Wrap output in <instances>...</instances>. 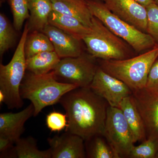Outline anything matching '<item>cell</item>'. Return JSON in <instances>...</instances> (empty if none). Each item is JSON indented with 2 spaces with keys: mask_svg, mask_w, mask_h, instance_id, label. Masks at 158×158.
I'll list each match as a JSON object with an SVG mask.
<instances>
[{
  "mask_svg": "<svg viewBox=\"0 0 158 158\" xmlns=\"http://www.w3.org/2000/svg\"><path fill=\"white\" fill-rule=\"evenodd\" d=\"M59 103L67 116L65 131L77 135L85 141L96 135H103L109 105L90 87L69 91Z\"/></svg>",
  "mask_w": 158,
  "mask_h": 158,
  "instance_id": "6da1fadb",
  "label": "cell"
},
{
  "mask_svg": "<svg viewBox=\"0 0 158 158\" xmlns=\"http://www.w3.org/2000/svg\"><path fill=\"white\" fill-rule=\"evenodd\" d=\"M78 87L76 85L59 82L53 72L45 74H34L30 72L25 75L20 88L23 99H28L34 106V116L43 109L59 103L62 96Z\"/></svg>",
  "mask_w": 158,
  "mask_h": 158,
  "instance_id": "7a4b0ae2",
  "label": "cell"
},
{
  "mask_svg": "<svg viewBox=\"0 0 158 158\" xmlns=\"http://www.w3.org/2000/svg\"><path fill=\"white\" fill-rule=\"evenodd\" d=\"M158 57V45L135 57L121 60H101L99 67L119 79L132 91L144 88L150 69Z\"/></svg>",
  "mask_w": 158,
  "mask_h": 158,
  "instance_id": "3957f363",
  "label": "cell"
},
{
  "mask_svg": "<svg viewBox=\"0 0 158 158\" xmlns=\"http://www.w3.org/2000/svg\"><path fill=\"white\" fill-rule=\"evenodd\" d=\"M29 32L27 23L11 61L7 65H0V91L5 95L4 103L9 109H19L23 106L20 88L27 69L24 47Z\"/></svg>",
  "mask_w": 158,
  "mask_h": 158,
  "instance_id": "277c9868",
  "label": "cell"
},
{
  "mask_svg": "<svg viewBox=\"0 0 158 158\" xmlns=\"http://www.w3.org/2000/svg\"><path fill=\"white\" fill-rule=\"evenodd\" d=\"M86 2L93 16L98 19L137 52H146L157 45L150 35L113 14L105 3L92 0H86Z\"/></svg>",
  "mask_w": 158,
  "mask_h": 158,
  "instance_id": "5b68a950",
  "label": "cell"
},
{
  "mask_svg": "<svg viewBox=\"0 0 158 158\" xmlns=\"http://www.w3.org/2000/svg\"><path fill=\"white\" fill-rule=\"evenodd\" d=\"M82 40L89 54L101 60H121L131 57L130 46L93 16L90 31Z\"/></svg>",
  "mask_w": 158,
  "mask_h": 158,
  "instance_id": "8992f818",
  "label": "cell"
},
{
  "mask_svg": "<svg viewBox=\"0 0 158 158\" xmlns=\"http://www.w3.org/2000/svg\"><path fill=\"white\" fill-rule=\"evenodd\" d=\"M95 59L83 53L78 56L62 58L52 71L59 82L78 88L89 87L99 67Z\"/></svg>",
  "mask_w": 158,
  "mask_h": 158,
  "instance_id": "52a82bcc",
  "label": "cell"
},
{
  "mask_svg": "<svg viewBox=\"0 0 158 158\" xmlns=\"http://www.w3.org/2000/svg\"><path fill=\"white\" fill-rule=\"evenodd\" d=\"M103 136L116 158H129L135 144L131 129L119 108L109 106Z\"/></svg>",
  "mask_w": 158,
  "mask_h": 158,
  "instance_id": "ba28073f",
  "label": "cell"
},
{
  "mask_svg": "<svg viewBox=\"0 0 158 158\" xmlns=\"http://www.w3.org/2000/svg\"><path fill=\"white\" fill-rule=\"evenodd\" d=\"M89 87L110 106L119 108L123 100L132 94L127 85L99 66Z\"/></svg>",
  "mask_w": 158,
  "mask_h": 158,
  "instance_id": "9c48e42d",
  "label": "cell"
},
{
  "mask_svg": "<svg viewBox=\"0 0 158 158\" xmlns=\"http://www.w3.org/2000/svg\"><path fill=\"white\" fill-rule=\"evenodd\" d=\"M132 95L143 120L147 139L158 138V94L144 88L133 91Z\"/></svg>",
  "mask_w": 158,
  "mask_h": 158,
  "instance_id": "30bf717a",
  "label": "cell"
},
{
  "mask_svg": "<svg viewBox=\"0 0 158 158\" xmlns=\"http://www.w3.org/2000/svg\"><path fill=\"white\" fill-rule=\"evenodd\" d=\"M104 2L113 14L140 31L146 33V7L135 0H105Z\"/></svg>",
  "mask_w": 158,
  "mask_h": 158,
  "instance_id": "8fae6325",
  "label": "cell"
},
{
  "mask_svg": "<svg viewBox=\"0 0 158 158\" xmlns=\"http://www.w3.org/2000/svg\"><path fill=\"white\" fill-rule=\"evenodd\" d=\"M52 158H87L83 138L65 131L60 135L48 138Z\"/></svg>",
  "mask_w": 158,
  "mask_h": 158,
  "instance_id": "7c38bea8",
  "label": "cell"
},
{
  "mask_svg": "<svg viewBox=\"0 0 158 158\" xmlns=\"http://www.w3.org/2000/svg\"><path fill=\"white\" fill-rule=\"evenodd\" d=\"M41 32L50 39L54 50L60 58L78 56L83 53L80 40L48 24Z\"/></svg>",
  "mask_w": 158,
  "mask_h": 158,
  "instance_id": "4fadbf2b",
  "label": "cell"
},
{
  "mask_svg": "<svg viewBox=\"0 0 158 158\" xmlns=\"http://www.w3.org/2000/svg\"><path fill=\"white\" fill-rule=\"evenodd\" d=\"M34 109L31 103L20 112L0 114V135L6 136L16 141L24 132L25 123L34 116Z\"/></svg>",
  "mask_w": 158,
  "mask_h": 158,
  "instance_id": "5bb4252c",
  "label": "cell"
},
{
  "mask_svg": "<svg viewBox=\"0 0 158 158\" xmlns=\"http://www.w3.org/2000/svg\"><path fill=\"white\" fill-rule=\"evenodd\" d=\"M51 2L54 11L75 18L90 28L93 16L85 0H51Z\"/></svg>",
  "mask_w": 158,
  "mask_h": 158,
  "instance_id": "9a60e30c",
  "label": "cell"
},
{
  "mask_svg": "<svg viewBox=\"0 0 158 158\" xmlns=\"http://www.w3.org/2000/svg\"><path fill=\"white\" fill-rule=\"evenodd\" d=\"M132 94L123 100L119 108L131 129L135 143L142 142L147 139V136L143 120Z\"/></svg>",
  "mask_w": 158,
  "mask_h": 158,
  "instance_id": "2e32d148",
  "label": "cell"
},
{
  "mask_svg": "<svg viewBox=\"0 0 158 158\" xmlns=\"http://www.w3.org/2000/svg\"><path fill=\"white\" fill-rule=\"evenodd\" d=\"M30 11L29 31H42L49 24L50 14L53 10L51 0H28Z\"/></svg>",
  "mask_w": 158,
  "mask_h": 158,
  "instance_id": "e0dca14e",
  "label": "cell"
},
{
  "mask_svg": "<svg viewBox=\"0 0 158 158\" xmlns=\"http://www.w3.org/2000/svg\"><path fill=\"white\" fill-rule=\"evenodd\" d=\"M50 24L58 28L73 37L82 40L90 32V28L79 20L53 10L48 18Z\"/></svg>",
  "mask_w": 158,
  "mask_h": 158,
  "instance_id": "ac0fdd59",
  "label": "cell"
},
{
  "mask_svg": "<svg viewBox=\"0 0 158 158\" xmlns=\"http://www.w3.org/2000/svg\"><path fill=\"white\" fill-rule=\"evenodd\" d=\"M8 157L17 158H52L50 148L40 150L37 140L31 136L19 138L9 152Z\"/></svg>",
  "mask_w": 158,
  "mask_h": 158,
  "instance_id": "d6986e66",
  "label": "cell"
},
{
  "mask_svg": "<svg viewBox=\"0 0 158 158\" xmlns=\"http://www.w3.org/2000/svg\"><path fill=\"white\" fill-rule=\"evenodd\" d=\"M60 60L55 51L43 52L26 59L27 69L34 74H45L53 70Z\"/></svg>",
  "mask_w": 158,
  "mask_h": 158,
  "instance_id": "ffe728a7",
  "label": "cell"
},
{
  "mask_svg": "<svg viewBox=\"0 0 158 158\" xmlns=\"http://www.w3.org/2000/svg\"><path fill=\"white\" fill-rule=\"evenodd\" d=\"M24 50L26 59L43 52L55 51L49 38L43 32L37 31L27 35Z\"/></svg>",
  "mask_w": 158,
  "mask_h": 158,
  "instance_id": "44dd1931",
  "label": "cell"
},
{
  "mask_svg": "<svg viewBox=\"0 0 158 158\" xmlns=\"http://www.w3.org/2000/svg\"><path fill=\"white\" fill-rule=\"evenodd\" d=\"M86 141L87 158H116L113 150L102 135H96Z\"/></svg>",
  "mask_w": 158,
  "mask_h": 158,
  "instance_id": "7402d4cb",
  "label": "cell"
},
{
  "mask_svg": "<svg viewBox=\"0 0 158 158\" xmlns=\"http://www.w3.org/2000/svg\"><path fill=\"white\" fill-rule=\"evenodd\" d=\"M129 158H158V138H147L132 148Z\"/></svg>",
  "mask_w": 158,
  "mask_h": 158,
  "instance_id": "603a6c76",
  "label": "cell"
},
{
  "mask_svg": "<svg viewBox=\"0 0 158 158\" xmlns=\"http://www.w3.org/2000/svg\"><path fill=\"white\" fill-rule=\"evenodd\" d=\"M15 40L14 30L6 16L0 15V54L1 56L12 47Z\"/></svg>",
  "mask_w": 158,
  "mask_h": 158,
  "instance_id": "cb8c5ba5",
  "label": "cell"
},
{
  "mask_svg": "<svg viewBox=\"0 0 158 158\" xmlns=\"http://www.w3.org/2000/svg\"><path fill=\"white\" fill-rule=\"evenodd\" d=\"M11 7L14 26L17 31H20L22 28L25 20L30 17L28 0H8Z\"/></svg>",
  "mask_w": 158,
  "mask_h": 158,
  "instance_id": "d4e9b609",
  "label": "cell"
},
{
  "mask_svg": "<svg viewBox=\"0 0 158 158\" xmlns=\"http://www.w3.org/2000/svg\"><path fill=\"white\" fill-rule=\"evenodd\" d=\"M147 11L146 33L158 45V6L153 2L146 7Z\"/></svg>",
  "mask_w": 158,
  "mask_h": 158,
  "instance_id": "484cf974",
  "label": "cell"
},
{
  "mask_svg": "<svg viewBox=\"0 0 158 158\" xmlns=\"http://www.w3.org/2000/svg\"><path fill=\"white\" fill-rule=\"evenodd\" d=\"M46 123L51 131L59 132L66 128L68 126L67 115L56 111H53L47 116Z\"/></svg>",
  "mask_w": 158,
  "mask_h": 158,
  "instance_id": "4316f807",
  "label": "cell"
},
{
  "mask_svg": "<svg viewBox=\"0 0 158 158\" xmlns=\"http://www.w3.org/2000/svg\"><path fill=\"white\" fill-rule=\"evenodd\" d=\"M145 88L158 94V57L150 69Z\"/></svg>",
  "mask_w": 158,
  "mask_h": 158,
  "instance_id": "83f0119b",
  "label": "cell"
},
{
  "mask_svg": "<svg viewBox=\"0 0 158 158\" xmlns=\"http://www.w3.org/2000/svg\"><path fill=\"white\" fill-rule=\"evenodd\" d=\"M15 142L11 138L0 135V157H7Z\"/></svg>",
  "mask_w": 158,
  "mask_h": 158,
  "instance_id": "f1b7e54d",
  "label": "cell"
},
{
  "mask_svg": "<svg viewBox=\"0 0 158 158\" xmlns=\"http://www.w3.org/2000/svg\"><path fill=\"white\" fill-rule=\"evenodd\" d=\"M135 1L145 7H147L152 3L154 2V0H135Z\"/></svg>",
  "mask_w": 158,
  "mask_h": 158,
  "instance_id": "f546056e",
  "label": "cell"
},
{
  "mask_svg": "<svg viewBox=\"0 0 158 158\" xmlns=\"http://www.w3.org/2000/svg\"><path fill=\"white\" fill-rule=\"evenodd\" d=\"M4 101H5V95L2 91H0V104L2 105L3 103H4Z\"/></svg>",
  "mask_w": 158,
  "mask_h": 158,
  "instance_id": "4dcf8cb0",
  "label": "cell"
},
{
  "mask_svg": "<svg viewBox=\"0 0 158 158\" xmlns=\"http://www.w3.org/2000/svg\"><path fill=\"white\" fill-rule=\"evenodd\" d=\"M154 2L158 6V0H154Z\"/></svg>",
  "mask_w": 158,
  "mask_h": 158,
  "instance_id": "1f68e13d",
  "label": "cell"
},
{
  "mask_svg": "<svg viewBox=\"0 0 158 158\" xmlns=\"http://www.w3.org/2000/svg\"><path fill=\"white\" fill-rule=\"evenodd\" d=\"M99 1H103V2H104L105 0H99Z\"/></svg>",
  "mask_w": 158,
  "mask_h": 158,
  "instance_id": "d6a6232c",
  "label": "cell"
}]
</instances>
